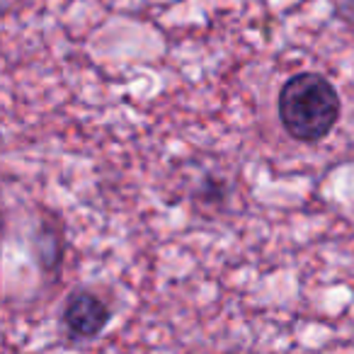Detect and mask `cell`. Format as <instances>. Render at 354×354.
I'll list each match as a JSON object with an SVG mask.
<instances>
[{"mask_svg": "<svg viewBox=\"0 0 354 354\" xmlns=\"http://www.w3.org/2000/svg\"><path fill=\"white\" fill-rule=\"evenodd\" d=\"M112 320L109 306L104 304L100 296L90 294V291H78L71 294L64 308V328L68 335L78 339H93L102 333Z\"/></svg>", "mask_w": 354, "mask_h": 354, "instance_id": "obj_2", "label": "cell"}, {"mask_svg": "<svg viewBox=\"0 0 354 354\" xmlns=\"http://www.w3.org/2000/svg\"><path fill=\"white\" fill-rule=\"evenodd\" d=\"M279 119L291 138L315 143L339 122V95L325 75L296 73L279 90Z\"/></svg>", "mask_w": 354, "mask_h": 354, "instance_id": "obj_1", "label": "cell"}]
</instances>
